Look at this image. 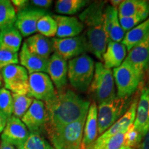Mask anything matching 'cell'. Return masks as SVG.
Here are the masks:
<instances>
[{
	"label": "cell",
	"mask_w": 149,
	"mask_h": 149,
	"mask_svg": "<svg viewBox=\"0 0 149 149\" xmlns=\"http://www.w3.org/2000/svg\"><path fill=\"white\" fill-rule=\"evenodd\" d=\"M125 36V32L121 26L119 22L118 13H116L113 17L111 26L109 33V42H122Z\"/></svg>",
	"instance_id": "obj_33"
},
{
	"label": "cell",
	"mask_w": 149,
	"mask_h": 149,
	"mask_svg": "<svg viewBox=\"0 0 149 149\" xmlns=\"http://www.w3.org/2000/svg\"><path fill=\"white\" fill-rule=\"evenodd\" d=\"M30 134L21 119L12 115L7 121L6 125L1 135V139L15 146H24Z\"/></svg>",
	"instance_id": "obj_14"
},
{
	"label": "cell",
	"mask_w": 149,
	"mask_h": 149,
	"mask_svg": "<svg viewBox=\"0 0 149 149\" xmlns=\"http://www.w3.org/2000/svg\"><path fill=\"white\" fill-rule=\"evenodd\" d=\"M54 52L66 59H72L88 51L84 35L67 38H53Z\"/></svg>",
	"instance_id": "obj_11"
},
{
	"label": "cell",
	"mask_w": 149,
	"mask_h": 149,
	"mask_svg": "<svg viewBox=\"0 0 149 149\" xmlns=\"http://www.w3.org/2000/svg\"><path fill=\"white\" fill-rule=\"evenodd\" d=\"M86 117L62 127L46 130L53 148L84 149L82 139Z\"/></svg>",
	"instance_id": "obj_3"
},
{
	"label": "cell",
	"mask_w": 149,
	"mask_h": 149,
	"mask_svg": "<svg viewBox=\"0 0 149 149\" xmlns=\"http://www.w3.org/2000/svg\"><path fill=\"white\" fill-rule=\"evenodd\" d=\"M139 93H137L133 97L132 103L125 114L103 134L100 135L98 138H97L91 149H101L112 137L122 132L126 131L128 128L133 124L135 119L136 109L139 98Z\"/></svg>",
	"instance_id": "obj_9"
},
{
	"label": "cell",
	"mask_w": 149,
	"mask_h": 149,
	"mask_svg": "<svg viewBox=\"0 0 149 149\" xmlns=\"http://www.w3.org/2000/svg\"><path fill=\"white\" fill-rule=\"evenodd\" d=\"M25 43L31 53L42 58L49 59L52 53L54 52L52 39L39 33L28 37Z\"/></svg>",
	"instance_id": "obj_22"
},
{
	"label": "cell",
	"mask_w": 149,
	"mask_h": 149,
	"mask_svg": "<svg viewBox=\"0 0 149 149\" xmlns=\"http://www.w3.org/2000/svg\"><path fill=\"white\" fill-rule=\"evenodd\" d=\"M88 2L84 0H59L55 3V10L59 14L71 15L81 10Z\"/></svg>",
	"instance_id": "obj_27"
},
{
	"label": "cell",
	"mask_w": 149,
	"mask_h": 149,
	"mask_svg": "<svg viewBox=\"0 0 149 149\" xmlns=\"http://www.w3.org/2000/svg\"><path fill=\"white\" fill-rule=\"evenodd\" d=\"M146 76H147V78H148V80L149 81V68L146 72Z\"/></svg>",
	"instance_id": "obj_43"
},
{
	"label": "cell",
	"mask_w": 149,
	"mask_h": 149,
	"mask_svg": "<svg viewBox=\"0 0 149 149\" xmlns=\"http://www.w3.org/2000/svg\"><path fill=\"white\" fill-rule=\"evenodd\" d=\"M126 131L122 132L112 137L101 149H120L124 146V135Z\"/></svg>",
	"instance_id": "obj_36"
},
{
	"label": "cell",
	"mask_w": 149,
	"mask_h": 149,
	"mask_svg": "<svg viewBox=\"0 0 149 149\" xmlns=\"http://www.w3.org/2000/svg\"><path fill=\"white\" fill-rule=\"evenodd\" d=\"M22 40L21 33L15 26L0 31V48L18 53L21 47Z\"/></svg>",
	"instance_id": "obj_25"
},
{
	"label": "cell",
	"mask_w": 149,
	"mask_h": 149,
	"mask_svg": "<svg viewBox=\"0 0 149 149\" xmlns=\"http://www.w3.org/2000/svg\"><path fill=\"white\" fill-rule=\"evenodd\" d=\"M104 5L105 3L103 1L92 3L79 15L81 22L87 27L84 37L88 51L102 61L109 42V35L104 26Z\"/></svg>",
	"instance_id": "obj_2"
},
{
	"label": "cell",
	"mask_w": 149,
	"mask_h": 149,
	"mask_svg": "<svg viewBox=\"0 0 149 149\" xmlns=\"http://www.w3.org/2000/svg\"><path fill=\"white\" fill-rule=\"evenodd\" d=\"M16 10L9 0H0V31L14 26Z\"/></svg>",
	"instance_id": "obj_26"
},
{
	"label": "cell",
	"mask_w": 149,
	"mask_h": 149,
	"mask_svg": "<svg viewBox=\"0 0 149 149\" xmlns=\"http://www.w3.org/2000/svg\"><path fill=\"white\" fill-rule=\"evenodd\" d=\"M142 139L143 136L135 129L133 124L126 130L125 135H124L123 146L129 147L133 149H138Z\"/></svg>",
	"instance_id": "obj_32"
},
{
	"label": "cell",
	"mask_w": 149,
	"mask_h": 149,
	"mask_svg": "<svg viewBox=\"0 0 149 149\" xmlns=\"http://www.w3.org/2000/svg\"><path fill=\"white\" fill-rule=\"evenodd\" d=\"M149 35V17L125 34L122 43L128 51Z\"/></svg>",
	"instance_id": "obj_23"
},
{
	"label": "cell",
	"mask_w": 149,
	"mask_h": 149,
	"mask_svg": "<svg viewBox=\"0 0 149 149\" xmlns=\"http://www.w3.org/2000/svg\"><path fill=\"white\" fill-rule=\"evenodd\" d=\"M11 3L14 6L15 9H16L18 12V11L27 8L29 1L27 0H13L11 1Z\"/></svg>",
	"instance_id": "obj_37"
},
{
	"label": "cell",
	"mask_w": 149,
	"mask_h": 149,
	"mask_svg": "<svg viewBox=\"0 0 149 149\" xmlns=\"http://www.w3.org/2000/svg\"><path fill=\"white\" fill-rule=\"evenodd\" d=\"M133 97L116 96L109 102L97 107L98 135H101L125 114L132 103Z\"/></svg>",
	"instance_id": "obj_6"
},
{
	"label": "cell",
	"mask_w": 149,
	"mask_h": 149,
	"mask_svg": "<svg viewBox=\"0 0 149 149\" xmlns=\"http://www.w3.org/2000/svg\"><path fill=\"white\" fill-rule=\"evenodd\" d=\"M56 94L57 91L48 74L44 72L29 74L27 95L46 103L53 100Z\"/></svg>",
	"instance_id": "obj_10"
},
{
	"label": "cell",
	"mask_w": 149,
	"mask_h": 149,
	"mask_svg": "<svg viewBox=\"0 0 149 149\" xmlns=\"http://www.w3.org/2000/svg\"><path fill=\"white\" fill-rule=\"evenodd\" d=\"M119 17L137 15L149 16V1L145 0H125L117 8Z\"/></svg>",
	"instance_id": "obj_24"
},
{
	"label": "cell",
	"mask_w": 149,
	"mask_h": 149,
	"mask_svg": "<svg viewBox=\"0 0 149 149\" xmlns=\"http://www.w3.org/2000/svg\"><path fill=\"white\" fill-rule=\"evenodd\" d=\"M19 60L21 66L27 70L29 74L34 72H44L48 74V67L49 59H46L31 53L25 42L22 44L21 51L19 55Z\"/></svg>",
	"instance_id": "obj_18"
},
{
	"label": "cell",
	"mask_w": 149,
	"mask_h": 149,
	"mask_svg": "<svg viewBox=\"0 0 149 149\" xmlns=\"http://www.w3.org/2000/svg\"><path fill=\"white\" fill-rule=\"evenodd\" d=\"M88 91L97 105L109 102L116 97L113 72L106 68L103 63L97 62L95 64L94 75Z\"/></svg>",
	"instance_id": "obj_4"
},
{
	"label": "cell",
	"mask_w": 149,
	"mask_h": 149,
	"mask_svg": "<svg viewBox=\"0 0 149 149\" xmlns=\"http://www.w3.org/2000/svg\"><path fill=\"white\" fill-rule=\"evenodd\" d=\"M8 120V117L6 116V115L2 114V113H0V133H1L3 132L6 125V123Z\"/></svg>",
	"instance_id": "obj_40"
},
{
	"label": "cell",
	"mask_w": 149,
	"mask_h": 149,
	"mask_svg": "<svg viewBox=\"0 0 149 149\" xmlns=\"http://www.w3.org/2000/svg\"><path fill=\"white\" fill-rule=\"evenodd\" d=\"M124 60L135 68L143 79L149 68V35L128 51Z\"/></svg>",
	"instance_id": "obj_15"
},
{
	"label": "cell",
	"mask_w": 149,
	"mask_h": 149,
	"mask_svg": "<svg viewBox=\"0 0 149 149\" xmlns=\"http://www.w3.org/2000/svg\"><path fill=\"white\" fill-rule=\"evenodd\" d=\"M120 149H133V148H129V147H126V146H123Z\"/></svg>",
	"instance_id": "obj_44"
},
{
	"label": "cell",
	"mask_w": 149,
	"mask_h": 149,
	"mask_svg": "<svg viewBox=\"0 0 149 149\" xmlns=\"http://www.w3.org/2000/svg\"><path fill=\"white\" fill-rule=\"evenodd\" d=\"M48 73L57 91L66 88L68 81V63L66 59L54 53L49 58Z\"/></svg>",
	"instance_id": "obj_16"
},
{
	"label": "cell",
	"mask_w": 149,
	"mask_h": 149,
	"mask_svg": "<svg viewBox=\"0 0 149 149\" xmlns=\"http://www.w3.org/2000/svg\"><path fill=\"white\" fill-rule=\"evenodd\" d=\"M30 133L41 134L45 131L47 124V112L44 102L34 99L26 113L21 118Z\"/></svg>",
	"instance_id": "obj_12"
},
{
	"label": "cell",
	"mask_w": 149,
	"mask_h": 149,
	"mask_svg": "<svg viewBox=\"0 0 149 149\" xmlns=\"http://www.w3.org/2000/svg\"><path fill=\"white\" fill-rule=\"evenodd\" d=\"M95 72V62L87 54L68 61V78L70 84L77 91L84 92L88 90Z\"/></svg>",
	"instance_id": "obj_5"
},
{
	"label": "cell",
	"mask_w": 149,
	"mask_h": 149,
	"mask_svg": "<svg viewBox=\"0 0 149 149\" xmlns=\"http://www.w3.org/2000/svg\"><path fill=\"white\" fill-rule=\"evenodd\" d=\"M47 14L44 9L26 8L17 13L14 26L22 36L28 37L37 32V24L41 17Z\"/></svg>",
	"instance_id": "obj_13"
},
{
	"label": "cell",
	"mask_w": 149,
	"mask_h": 149,
	"mask_svg": "<svg viewBox=\"0 0 149 149\" xmlns=\"http://www.w3.org/2000/svg\"><path fill=\"white\" fill-rule=\"evenodd\" d=\"M0 149H15L13 145L9 144L7 141L1 140L0 143Z\"/></svg>",
	"instance_id": "obj_41"
},
{
	"label": "cell",
	"mask_w": 149,
	"mask_h": 149,
	"mask_svg": "<svg viewBox=\"0 0 149 149\" xmlns=\"http://www.w3.org/2000/svg\"><path fill=\"white\" fill-rule=\"evenodd\" d=\"M149 16L143 15H137L128 17H119V22L121 26L124 31V32H128L133 29L134 27L146 20Z\"/></svg>",
	"instance_id": "obj_34"
},
{
	"label": "cell",
	"mask_w": 149,
	"mask_h": 149,
	"mask_svg": "<svg viewBox=\"0 0 149 149\" xmlns=\"http://www.w3.org/2000/svg\"><path fill=\"white\" fill-rule=\"evenodd\" d=\"M113 75L119 97H131L143 80L135 68L125 60L120 66L113 68Z\"/></svg>",
	"instance_id": "obj_7"
},
{
	"label": "cell",
	"mask_w": 149,
	"mask_h": 149,
	"mask_svg": "<svg viewBox=\"0 0 149 149\" xmlns=\"http://www.w3.org/2000/svg\"><path fill=\"white\" fill-rule=\"evenodd\" d=\"M17 149H26L23 146H18L17 147Z\"/></svg>",
	"instance_id": "obj_45"
},
{
	"label": "cell",
	"mask_w": 149,
	"mask_h": 149,
	"mask_svg": "<svg viewBox=\"0 0 149 149\" xmlns=\"http://www.w3.org/2000/svg\"><path fill=\"white\" fill-rule=\"evenodd\" d=\"M31 3L37 7V8H48L52 4V1L51 0H33Z\"/></svg>",
	"instance_id": "obj_38"
},
{
	"label": "cell",
	"mask_w": 149,
	"mask_h": 149,
	"mask_svg": "<svg viewBox=\"0 0 149 149\" xmlns=\"http://www.w3.org/2000/svg\"><path fill=\"white\" fill-rule=\"evenodd\" d=\"M26 149H55L41 134L30 133L24 146Z\"/></svg>",
	"instance_id": "obj_30"
},
{
	"label": "cell",
	"mask_w": 149,
	"mask_h": 149,
	"mask_svg": "<svg viewBox=\"0 0 149 149\" xmlns=\"http://www.w3.org/2000/svg\"><path fill=\"white\" fill-rule=\"evenodd\" d=\"M57 30V22L53 17L46 14L40 18L37 24V32L46 37L56 36Z\"/></svg>",
	"instance_id": "obj_29"
},
{
	"label": "cell",
	"mask_w": 149,
	"mask_h": 149,
	"mask_svg": "<svg viewBox=\"0 0 149 149\" xmlns=\"http://www.w3.org/2000/svg\"><path fill=\"white\" fill-rule=\"evenodd\" d=\"M44 104L48 117L46 130L62 127L86 117L91 104L66 88L57 91L55 97Z\"/></svg>",
	"instance_id": "obj_1"
},
{
	"label": "cell",
	"mask_w": 149,
	"mask_h": 149,
	"mask_svg": "<svg viewBox=\"0 0 149 149\" xmlns=\"http://www.w3.org/2000/svg\"><path fill=\"white\" fill-rule=\"evenodd\" d=\"M12 96L13 100V115L21 119L31 106L34 98L27 95H19L15 93H13Z\"/></svg>",
	"instance_id": "obj_28"
},
{
	"label": "cell",
	"mask_w": 149,
	"mask_h": 149,
	"mask_svg": "<svg viewBox=\"0 0 149 149\" xmlns=\"http://www.w3.org/2000/svg\"><path fill=\"white\" fill-rule=\"evenodd\" d=\"M97 105L93 102L90 104L84 127L82 139L84 149H91L97 139Z\"/></svg>",
	"instance_id": "obj_20"
},
{
	"label": "cell",
	"mask_w": 149,
	"mask_h": 149,
	"mask_svg": "<svg viewBox=\"0 0 149 149\" xmlns=\"http://www.w3.org/2000/svg\"><path fill=\"white\" fill-rule=\"evenodd\" d=\"M1 72L6 89L15 94L28 95L29 74L25 68L21 65L11 64Z\"/></svg>",
	"instance_id": "obj_8"
},
{
	"label": "cell",
	"mask_w": 149,
	"mask_h": 149,
	"mask_svg": "<svg viewBox=\"0 0 149 149\" xmlns=\"http://www.w3.org/2000/svg\"><path fill=\"white\" fill-rule=\"evenodd\" d=\"M138 149H149V129L143 137Z\"/></svg>",
	"instance_id": "obj_39"
},
{
	"label": "cell",
	"mask_w": 149,
	"mask_h": 149,
	"mask_svg": "<svg viewBox=\"0 0 149 149\" xmlns=\"http://www.w3.org/2000/svg\"><path fill=\"white\" fill-rule=\"evenodd\" d=\"M57 22V38H67L77 37L82 32L84 24L74 17H68L60 15L53 16Z\"/></svg>",
	"instance_id": "obj_19"
},
{
	"label": "cell",
	"mask_w": 149,
	"mask_h": 149,
	"mask_svg": "<svg viewBox=\"0 0 149 149\" xmlns=\"http://www.w3.org/2000/svg\"><path fill=\"white\" fill-rule=\"evenodd\" d=\"M126 51L122 42H109L102 57L104 66L110 70L119 67L126 58Z\"/></svg>",
	"instance_id": "obj_21"
},
{
	"label": "cell",
	"mask_w": 149,
	"mask_h": 149,
	"mask_svg": "<svg viewBox=\"0 0 149 149\" xmlns=\"http://www.w3.org/2000/svg\"><path fill=\"white\" fill-rule=\"evenodd\" d=\"M19 62V60L17 53L0 48V70L9 65L18 64Z\"/></svg>",
	"instance_id": "obj_35"
},
{
	"label": "cell",
	"mask_w": 149,
	"mask_h": 149,
	"mask_svg": "<svg viewBox=\"0 0 149 149\" xmlns=\"http://www.w3.org/2000/svg\"><path fill=\"white\" fill-rule=\"evenodd\" d=\"M133 126L143 137L149 129V82L139 93Z\"/></svg>",
	"instance_id": "obj_17"
},
{
	"label": "cell",
	"mask_w": 149,
	"mask_h": 149,
	"mask_svg": "<svg viewBox=\"0 0 149 149\" xmlns=\"http://www.w3.org/2000/svg\"><path fill=\"white\" fill-rule=\"evenodd\" d=\"M122 2V1H120V0H113V1H111V3L112 6L114 7V8H117V9Z\"/></svg>",
	"instance_id": "obj_42"
},
{
	"label": "cell",
	"mask_w": 149,
	"mask_h": 149,
	"mask_svg": "<svg viewBox=\"0 0 149 149\" xmlns=\"http://www.w3.org/2000/svg\"><path fill=\"white\" fill-rule=\"evenodd\" d=\"M13 107L12 93L5 88H0V113L9 118L13 115Z\"/></svg>",
	"instance_id": "obj_31"
},
{
	"label": "cell",
	"mask_w": 149,
	"mask_h": 149,
	"mask_svg": "<svg viewBox=\"0 0 149 149\" xmlns=\"http://www.w3.org/2000/svg\"><path fill=\"white\" fill-rule=\"evenodd\" d=\"M1 74H0V86H1Z\"/></svg>",
	"instance_id": "obj_46"
}]
</instances>
